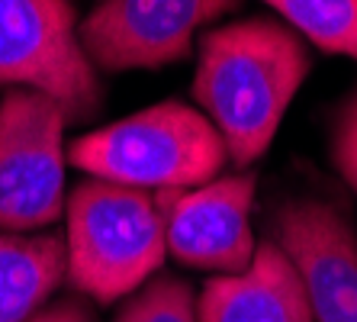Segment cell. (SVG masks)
<instances>
[{"label":"cell","instance_id":"obj_14","mask_svg":"<svg viewBox=\"0 0 357 322\" xmlns=\"http://www.w3.org/2000/svg\"><path fill=\"white\" fill-rule=\"evenodd\" d=\"M29 322H97V316L84 300H59V303L42 306Z\"/></svg>","mask_w":357,"mask_h":322},{"label":"cell","instance_id":"obj_11","mask_svg":"<svg viewBox=\"0 0 357 322\" xmlns=\"http://www.w3.org/2000/svg\"><path fill=\"white\" fill-rule=\"evenodd\" d=\"M299 39L357 61V0H264Z\"/></svg>","mask_w":357,"mask_h":322},{"label":"cell","instance_id":"obj_5","mask_svg":"<svg viewBox=\"0 0 357 322\" xmlns=\"http://www.w3.org/2000/svg\"><path fill=\"white\" fill-rule=\"evenodd\" d=\"M65 110L29 87L0 94V232H33L65 216Z\"/></svg>","mask_w":357,"mask_h":322},{"label":"cell","instance_id":"obj_2","mask_svg":"<svg viewBox=\"0 0 357 322\" xmlns=\"http://www.w3.org/2000/svg\"><path fill=\"white\" fill-rule=\"evenodd\" d=\"M65 219V281L93 303L132 297L165 265V219L149 190L87 177L68 193Z\"/></svg>","mask_w":357,"mask_h":322},{"label":"cell","instance_id":"obj_1","mask_svg":"<svg viewBox=\"0 0 357 322\" xmlns=\"http://www.w3.org/2000/svg\"><path fill=\"white\" fill-rule=\"evenodd\" d=\"M309 68L306 42L280 20L251 17L199 36L193 97L238 168L264 158Z\"/></svg>","mask_w":357,"mask_h":322},{"label":"cell","instance_id":"obj_9","mask_svg":"<svg viewBox=\"0 0 357 322\" xmlns=\"http://www.w3.org/2000/svg\"><path fill=\"white\" fill-rule=\"evenodd\" d=\"M199 322H316L303 277L274 242H258L251 265L216 274L197 297Z\"/></svg>","mask_w":357,"mask_h":322},{"label":"cell","instance_id":"obj_8","mask_svg":"<svg viewBox=\"0 0 357 322\" xmlns=\"http://www.w3.org/2000/svg\"><path fill=\"white\" fill-rule=\"evenodd\" d=\"M274 242L303 277L316 322H357V235L322 200H290L274 213Z\"/></svg>","mask_w":357,"mask_h":322},{"label":"cell","instance_id":"obj_13","mask_svg":"<svg viewBox=\"0 0 357 322\" xmlns=\"http://www.w3.org/2000/svg\"><path fill=\"white\" fill-rule=\"evenodd\" d=\"M332 161L357 197V94L341 107L332 133Z\"/></svg>","mask_w":357,"mask_h":322},{"label":"cell","instance_id":"obj_3","mask_svg":"<svg viewBox=\"0 0 357 322\" xmlns=\"http://www.w3.org/2000/svg\"><path fill=\"white\" fill-rule=\"evenodd\" d=\"M225 161L229 149L216 126L181 100L145 107L68 145V165L87 177L149 193L199 187L219 177Z\"/></svg>","mask_w":357,"mask_h":322},{"label":"cell","instance_id":"obj_4","mask_svg":"<svg viewBox=\"0 0 357 322\" xmlns=\"http://www.w3.org/2000/svg\"><path fill=\"white\" fill-rule=\"evenodd\" d=\"M97 75L71 0H0V91H39L84 123L100 107Z\"/></svg>","mask_w":357,"mask_h":322},{"label":"cell","instance_id":"obj_6","mask_svg":"<svg viewBox=\"0 0 357 322\" xmlns=\"http://www.w3.org/2000/svg\"><path fill=\"white\" fill-rule=\"evenodd\" d=\"M241 0H100L84 17L81 42L97 71H151L181 61L197 33Z\"/></svg>","mask_w":357,"mask_h":322},{"label":"cell","instance_id":"obj_7","mask_svg":"<svg viewBox=\"0 0 357 322\" xmlns=\"http://www.w3.org/2000/svg\"><path fill=\"white\" fill-rule=\"evenodd\" d=\"M255 187L251 174H225L199 187L155 193L167 255L199 271H245L258 248L251 232Z\"/></svg>","mask_w":357,"mask_h":322},{"label":"cell","instance_id":"obj_12","mask_svg":"<svg viewBox=\"0 0 357 322\" xmlns=\"http://www.w3.org/2000/svg\"><path fill=\"white\" fill-rule=\"evenodd\" d=\"M116 322H199L197 293L174 274H158L119 306Z\"/></svg>","mask_w":357,"mask_h":322},{"label":"cell","instance_id":"obj_10","mask_svg":"<svg viewBox=\"0 0 357 322\" xmlns=\"http://www.w3.org/2000/svg\"><path fill=\"white\" fill-rule=\"evenodd\" d=\"M65 281V239L0 232V322H29Z\"/></svg>","mask_w":357,"mask_h":322}]
</instances>
